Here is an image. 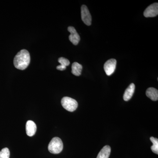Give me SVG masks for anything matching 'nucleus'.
Returning a JSON list of instances; mask_svg holds the SVG:
<instances>
[{"mask_svg":"<svg viewBox=\"0 0 158 158\" xmlns=\"http://www.w3.org/2000/svg\"><path fill=\"white\" fill-rule=\"evenodd\" d=\"M63 144L62 140L58 137L53 138L49 144L48 149L51 153L57 154L62 151Z\"/></svg>","mask_w":158,"mask_h":158,"instance_id":"f03ea898","label":"nucleus"},{"mask_svg":"<svg viewBox=\"0 0 158 158\" xmlns=\"http://www.w3.org/2000/svg\"><path fill=\"white\" fill-rule=\"evenodd\" d=\"M146 94L148 97L153 101H156L158 99V90L156 88H149L146 90Z\"/></svg>","mask_w":158,"mask_h":158,"instance_id":"9d476101","label":"nucleus"},{"mask_svg":"<svg viewBox=\"0 0 158 158\" xmlns=\"http://www.w3.org/2000/svg\"><path fill=\"white\" fill-rule=\"evenodd\" d=\"M26 130L27 135L30 137H32L34 136L36 132L37 126L34 122L28 120L26 123Z\"/></svg>","mask_w":158,"mask_h":158,"instance_id":"6e6552de","label":"nucleus"},{"mask_svg":"<svg viewBox=\"0 0 158 158\" xmlns=\"http://www.w3.org/2000/svg\"><path fill=\"white\" fill-rule=\"evenodd\" d=\"M82 65L78 62H75L72 65V73L76 76H80L81 74Z\"/></svg>","mask_w":158,"mask_h":158,"instance_id":"f8f14e48","label":"nucleus"},{"mask_svg":"<svg viewBox=\"0 0 158 158\" xmlns=\"http://www.w3.org/2000/svg\"><path fill=\"white\" fill-rule=\"evenodd\" d=\"M158 14V3H155L152 4L145 9L144 12V17L146 18L156 17Z\"/></svg>","mask_w":158,"mask_h":158,"instance_id":"423d86ee","label":"nucleus"},{"mask_svg":"<svg viewBox=\"0 0 158 158\" xmlns=\"http://www.w3.org/2000/svg\"><path fill=\"white\" fill-rule=\"evenodd\" d=\"M116 60L115 59H110L107 61L104 65L105 72L107 76H110L115 71L116 68Z\"/></svg>","mask_w":158,"mask_h":158,"instance_id":"39448f33","label":"nucleus"},{"mask_svg":"<svg viewBox=\"0 0 158 158\" xmlns=\"http://www.w3.org/2000/svg\"><path fill=\"white\" fill-rule=\"evenodd\" d=\"M111 150V148L109 145H106L99 152L97 158H109Z\"/></svg>","mask_w":158,"mask_h":158,"instance_id":"9b49d317","label":"nucleus"},{"mask_svg":"<svg viewBox=\"0 0 158 158\" xmlns=\"http://www.w3.org/2000/svg\"><path fill=\"white\" fill-rule=\"evenodd\" d=\"M150 141L152 142L153 145L151 146L152 151L154 153L158 154V138H155L154 137H151L150 138Z\"/></svg>","mask_w":158,"mask_h":158,"instance_id":"4468645a","label":"nucleus"},{"mask_svg":"<svg viewBox=\"0 0 158 158\" xmlns=\"http://www.w3.org/2000/svg\"><path fill=\"white\" fill-rule=\"evenodd\" d=\"M68 31L70 33V35L69 37L70 42L72 43L74 45H77L80 42L81 38L76 30L73 27H69Z\"/></svg>","mask_w":158,"mask_h":158,"instance_id":"0eeeda50","label":"nucleus"},{"mask_svg":"<svg viewBox=\"0 0 158 158\" xmlns=\"http://www.w3.org/2000/svg\"><path fill=\"white\" fill-rule=\"evenodd\" d=\"M31 61V57L28 51L23 49L20 51L15 57V67L20 70H24L27 68Z\"/></svg>","mask_w":158,"mask_h":158,"instance_id":"f257e3e1","label":"nucleus"},{"mask_svg":"<svg viewBox=\"0 0 158 158\" xmlns=\"http://www.w3.org/2000/svg\"><path fill=\"white\" fill-rule=\"evenodd\" d=\"M10 151L7 148H3L0 152V158H9Z\"/></svg>","mask_w":158,"mask_h":158,"instance_id":"2eb2a0df","label":"nucleus"},{"mask_svg":"<svg viewBox=\"0 0 158 158\" xmlns=\"http://www.w3.org/2000/svg\"><path fill=\"white\" fill-rule=\"evenodd\" d=\"M81 15L83 22L87 26H90L91 24L92 18L88 7L85 5H83L81 7Z\"/></svg>","mask_w":158,"mask_h":158,"instance_id":"20e7f679","label":"nucleus"},{"mask_svg":"<svg viewBox=\"0 0 158 158\" xmlns=\"http://www.w3.org/2000/svg\"><path fill=\"white\" fill-rule=\"evenodd\" d=\"M62 107L68 111L73 112L76 110L78 103L76 100L68 97H64L61 100Z\"/></svg>","mask_w":158,"mask_h":158,"instance_id":"7ed1b4c3","label":"nucleus"},{"mask_svg":"<svg viewBox=\"0 0 158 158\" xmlns=\"http://www.w3.org/2000/svg\"><path fill=\"white\" fill-rule=\"evenodd\" d=\"M135 84L132 83L127 88L123 94V98L125 101H128L131 98L135 90Z\"/></svg>","mask_w":158,"mask_h":158,"instance_id":"1a4fd4ad","label":"nucleus"},{"mask_svg":"<svg viewBox=\"0 0 158 158\" xmlns=\"http://www.w3.org/2000/svg\"><path fill=\"white\" fill-rule=\"evenodd\" d=\"M58 62L60 63V65L56 67L58 70L63 71L66 69V66H68L70 64V62L68 59H65L63 57H60L58 59Z\"/></svg>","mask_w":158,"mask_h":158,"instance_id":"ddd939ff","label":"nucleus"}]
</instances>
